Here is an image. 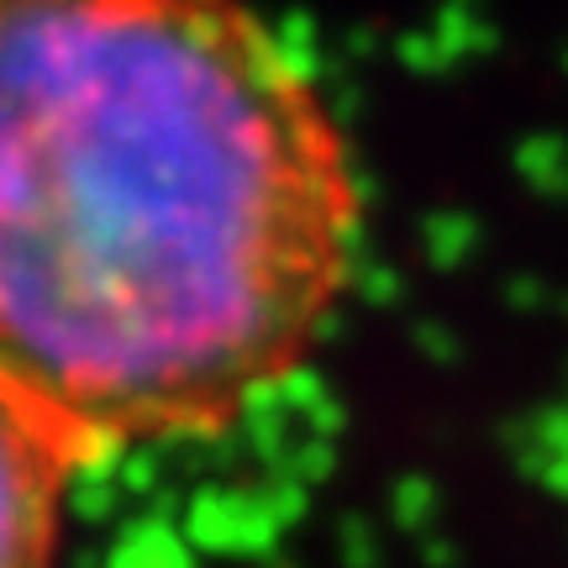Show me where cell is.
I'll return each mask as SVG.
<instances>
[{
  "label": "cell",
  "instance_id": "7a4b0ae2",
  "mask_svg": "<svg viewBox=\"0 0 568 568\" xmlns=\"http://www.w3.org/2000/svg\"><path fill=\"white\" fill-rule=\"evenodd\" d=\"M80 453L0 385V568H59Z\"/></svg>",
  "mask_w": 568,
  "mask_h": 568
},
{
  "label": "cell",
  "instance_id": "6da1fadb",
  "mask_svg": "<svg viewBox=\"0 0 568 568\" xmlns=\"http://www.w3.org/2000/svg\"><path fill=\"white\" fill-rule=\"evenodd\" d=\"M343 122L247 0H0V385L80 464L216 437L353 280Z\"/></svg>",
  "mask_w": 568,
  "mask_h": 568
}]
</instances>
